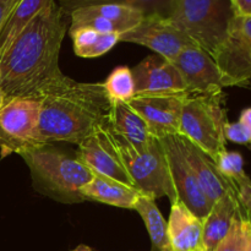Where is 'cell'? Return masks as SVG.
Wrapping results in <instances>:
<instances>
[{"instance_id":"obj_1","label":"cell","mask_w":251,"mask_h":251,"mask_svg":"<svg viewBox=\"0 0 251 251\" xmlns=\"http://www.w3.org/2000/svg\"><path fill=\"white\" fill-rule=\"evenodd\" d=\"M70 14L55 0L44 7L15 38L0 58V90L7 100L36 97L64 75L59 53Z\"/></svg>"},{"instance_id":"obj_2","label":"cell","mask_w":251,"mask_h":251,"mask_svg":"<svg viewBox=\"0 0 251 251\" xmlns=\"http://www.w3.org/2000/svg\"><path fill=\"white\" fill-rule=\"evenodd\" d=\"M34 98L39 100L38 140L42 145H78L108 124L112 100L100 82H78L63 75Z\"/></svg>"},{"instance_id":"obj_3","label":"cell","mask_w":251,"mask_h":251,"mask_svg":"<svg viewBox=\"0 0 251 251\" xmlns=\"http://www.w3.org/2000/svg\"><path fill=\"white\" fill-rule=\"evenodd\" d=\"M226 123L223 90L195 93L184 98L180 115V136L185 137L213 162L227 151Z\"/></svg>"},{"instance_id":"obj_4","label":"cell","mask_w":251,"mask_h":251,"mask_svg":"<svg viewBox=\"0 0 251 251\" xmlns=\"http://www.w3.org/2000/svg\"><path fill=\"white\" fill-rule=\"evenodd\" d=\"M36 184L48 195L65 202H80L85 199L80 190L93 178V173L78 159L70 158L44 145L22 154Z\"/></svg>"},{"instance_id":"obj_5","label":"cell","mask_w":251,"mask_h":251,"mask_svg":"<svg viewBox=\"0 0 251 251\" xmlns=\"http://www.w3.org/2000/svg\"><path fill=\"white\" fill-rule=\"evenodd\" d=\"M234 16L229 0H174L169 19L213 58L227 38Z\"/></svg>"},{"instance_id":"obj_6","label":"cell","mask_w":251,"mask_h":251,"mask_svg":"<svg viewBox=\"0 0 251 251\" xmlns=\"http://www.w3.org/2000/svg\"><path fill=\"white\" fill-rule=\"evenodd\" d=\"M108 130L120 161L135 188L142 195L153 200L167 196L173 203L176 201V194L172 188L166 157L159 139L156 137L145 151H137L129 142L115 135L109 127Z\"/></svg>"},{"instance_id":"obj_7","label":"cell","mask_w":251,"mask_h":251,"mask_svg":"<svg viewBox=\"0 0 251 251\" xmlns=\"http://www.w3.org/2000/svg\"><path fill=\"white\" fill-rule=\"evenodd\" d=\"M39 100L34 97H17L7 100L0 109V150L2 156H22L44 146L38 140Z\"/></svg>"},{"instance_id":"obj_8","label":"cell","mask_w":251,"mask_h":251,"mask_svg":"<svg viewBox=\"0 0 251 251\" xmlns=\"http://www.w3.org/2000/svg\"><path fill=\"white\" fill-rule=\"evenodd\" d=\"M166 157L176 200L181 201L194 215L203 220L210 212L212 203L203 193L193 169L184 157L178 135L159 139Z\"/></svg>"},{"instance_id":"obj_9","label":"cell","mask_w":251,"mask_h":251,"mask_svg":"<svg viewBox=\"0 0 251 251\" xmlns=\"http://www.w3.org/2000/svg\"><path fill=\"white\" fill-rule=\"evenodd\" d=\"M119 42L141 44L172 63L184 49L196 46L169 17L159 15L145 16L136 27L120 34Z\"/></svg>"},{"instance_id":"obj_10","label":"cell","mask_w":251,"mask_h":251,"mask_svg":"<svg viewBox=\"0 0 251 251\" xmlns=\"http://www.w3.org/2000/svg\"><path fill=\"white\" fill-rule=\"evenodd\" d=\"M76 159L96 176L135 188L113 145L107 124L98 127L92 135L77 145Z\"/></svg>"},{"instance_id":"obj_11","label":"cell","mask_w":251,"mask_h":251,"mask_svg":"<svg viewBox=\"0 0 251 251\" xmlns=\"http://www.w3.org/2000/svg\"><path fill=\"white\" fill-rule=\"evenodd\" d=\"M135 96H189L180 73L162 56H147L131 70Z\"/></svg>"},{"instance_id":"obj_12","label":"cell","mask_w":251,"mask_h":251,"mask_svg":"<svg viewBox=\"0 0 251 251\" xmlns=\"http://www.w3.org/2000/svg\"><path fill=\"white\" fill-rule=\"evenodd\" d=\"M212 59L220 69L225 87L244 86L251 80V44L237 15L230 22L227 38Z\"/></svg>"},{"instance_id":"obj_13","label":"cell","mask_w":251,"mask_h":251,"mask_svg":"<svg viewBox=\"0 0 251 251\" xmlns=\"http://www.w3.org/2000/svg\"><path fill=\"white\" fill-rule=\"evenodd\" d=\"M184 98L179 96H134L127 103L147 123L152 135L162 139L173 135L180 136Z\"/></svg>"},{"instance_id":"obj_14","label":"cell","mask_w":251,"mask_h":251,"mask_svg":"<svg viewBox=\"0 0 251 251\" xmlns=\"http://www.w3.org/2000/svg\"><path fill=\"white\" fill-rule=\"evenodd\" d=\"M190 95L223 90L222 75L215 60L200 47L184 49L173 61Z\"/></svg>"},{"instance_id":"obj_15","label":"cell","mask_w":251,"mask_h":251,"mask_svg":"<svg viewBox=\"0 0 251 251\" xmlns=\"http://www.w3.org/2000/svg\"><path fill=\"white\" fill-rule=\"evenodd\" d=\"M168 235L173 251H205L202 220L179 200L172 203Z\"/></svg>"},{"instance_id":"obj_16","label":"cell","mask_w":251,"mask_h":251,"mask_svg":"<svg viewBox=\"0 0 251 251\" xmlns=\"http://www.w3.org/2000/svg\"><path fill=\"white\" fill-rule=\"evenodd\" d=\"M179 141H180L181 151H183L186 162L193 169L203 193L206 194L210 202L213 205L222 196L229 193V186H228L227 180L218 172L215 162L207 154H205L201 150L194 146L185 137L179 136Z\"/></svg>"},{"instance_id":"obj_17","label":"cell","mask_w":251,"mask_h":251,"mask_svg":"<svg viewBox=\"0 0 251 251\" xmlns=\"http://www.w3.org/2000/svg\"><path fill=\"white\" fill-rule=\"evenodd\" d=\"M108 127L115 135L129 142L137 151L149 149L152 141L156 139L141 115L132 109L129 103L119 100L112 102Z\"/></svg>"},{"instance_id":"obj_18","label":"cell","mask_w":251,"mask_h":251,"mask_svg":"<svg viewBox=\"0 0 251 251\" xmlns=\"http://www.w3.org/2000/svg\"><path fill=\"white\" fill-rule=\"evenodd\" d=\"M218 172L227 180L239 207V216L251 222V179L244 171V161L239 152L225 151L215 162Z\"/></svg>"},{"instance_id":"obj_19","label":"cell","mask_w":251,"mask_h":251,"mask_svg":"<svg viewBox=\"0 0 251 251\" xmlns=\"http://www.w3.org/2000/svg\"><path fill=\"white\" fill-rule=\"evenodd\" d=\"M239 213V207L232 194L227 193L216 201L210 212L202 220V234L205 251H215L230 229L233 220Z\"/></svg>"},{"instance_id":"obj_20","label":"cell","mask_w":251,"mask_h":251,"mask_svg":"<svg viewBox=\"0 0 251 251\" xmlns=\"http://www.w3.org/2000/svg\"><path fill=\"white\" fill-rule=\"evenodd\" d=\"M81 196L85 200H93L115 207L134 210V206L140 195L137 189L127 186L119 181L110 180L93 174V178L87 185L81 188Z\"/></svg>"},{"instance_id":"obj_21","label":"cell","mask_w":251,"mask_h":251,"mask_svg":"<svg viewBox=\"0 0 251 251\" xmlns=\"http://www.w3.org/2000/svg\"><path fill=\"white\" fill-rule=\"evenodd\" d=\"M54 0H20L0 31V58L20 32Z\"/></svg>"},{"instance_id":"obj_22","label":"cell","mask_w":251,"mask_h":251,"mask_svg":"<svg viewBox=\"0 0 251 251\" xmlns=\"http://www.w3.org/2000/svg\"><path fill=\"white\" fill-rule=\"evenodd\" d=\"M134 210L141 216L152 242V251H173L168 235V222L157 207L153 199L140 195Z\"/></svg>"},{"instance_id":"obj_23","label":"cell","mask_w":251,"mask_h":251,"mask_svg":"<svg viewBox=\"0 0 251 251\" xmlns=\"http://www.w3.org/2000/svg\"><path fill=\"white\" fill-rule=\"evenodd\" d=\"M174 0H60L59 5L68 14L80 7L95 6V5H122L137 9L145 15H159V16L169 17L173 6Z\"/></svg>"},{"instance_id":"obj_24","label":"cell","mask_w":251,"mask_h":251,"mask_svg":"<svg viewBox=\"0 0 251 251\" xmlns=\"http://www.w3.org/2000/svg\"><path fill=\"white\" fill-rule=\"evenodd\" d=\"M70 32L74 51L81 58H97L109 51L119 42V34L100 33L91 28H78Z\"/></svg>"},{"instance_id":"obj_25","label":"cell","mask_w":251,"mask_h":251,"mask_svg":"<svg viewBox=\"0 0 251 251\" xmlns=\"http://www.w3.org/2000/svg\"><path fill=\"white\" fill-rule=\"evenodd\" d=\"M104 90L112 102L127 103L135 96V82L132 73L127 66L115 68L103 82Z\"/></svg>"},{"instance_id":"obj_26","label":"cell","mask_w":251,"mask_h":251,"mask_svg":"<svg viewBox=\"0 0 251 251\" xmlns=\"http://www.w3.org/2000/svg\"><path fill=\"white\" fill-rule=\"evenodd\" d=\"M247 234H245V220L238 213L233 220L230 229L215 251H245Z\"/></svg>"},{"instance_id":"obj_27","label":"cell","mask_w":251,"mask_h":251,"mask_svg":"<svg viewBox=\"0 0 251 251\" xmlns=\"http://www.w3.org/2000/svg\"><path fill=\"white\" fill-rule=\"evenodd\" d=\"M226 140L235 142V144L251 145V134L248 127L238 120L235 123H226L225 125Z\"/></svg>"},{"instance_id":"obj_28","label":"cell","mask_w":251,"mask_h":251,"mask_svg":"<svg viewBox=\"0 0 251 251\" xmlns=\"http://www.w3.org/2000/svg\"><path fill=\"white\" fill-rule=\"evenodd\" d=\"M20 0H0V31Z\"/></svg>"},{"instance_id":"obj_29","label":"cell","mask_w":251,"mask_h":251,"mask_svg":"<svg viewBox=\"0 0 251 251\" xmlns=\"http://www.w3.org/2000/svg\"><path fill=\"white\" fill-rule=\"evenodd\" d=\"M234 15L251 16V0H229Z\"/></svg>"},{"instance_id":"obj_30","label":"cell","mask_w":251,"mask_h":251,"mask_svg":"<svg viewBox=\"0 0 251 251\" xmlns=\"http://www.w3.org/2000/svg\"><path fill=\"white\" fill-rule=\"evenodd\" d=\"M239 122L248 127L251 134V108H247V109L243 110L242 114H240Z\"/></svg>"},{"instance_id":"obj_31","label":"cell","mask_w":251,"mask_h":251,"mask_svg":"<svg viewBox=\"0 0 251 251\" xmlns=\"http://www.w3.org/2000/svg\"><path fill=\"white\" fill-rule=\"evenodd\" d=\"M245 234H247V247L245 251H251V222L245 220Z\"/></svg>"},{"instance_id":"obj_32","label":"cell","mask_w":251,"mask_h":251,"mask_svg":"<svg viewBox=\"0 0 251 251\" xmlns=\"http://www.w3.org/2000/svg\"><path fill=\"white\" fill-rule=\"evenodd\" d=\"M73 251H92V249L90 247H87V245H78Z\"/></svg>"},{"instance_id":"obj_33","label":"cell","mask_w":251,"mask_h":251,"mask_svg":"<svg viewBox=\"0 0 251 251\" xmlns=\"http://www.w3.org/2000/svg\"><path fill=\"white\" fill-rule=\"evenodd\" d=\"M5 103H6V98H5V95H4V93H2V91L0 90V109H1V108L4 107Z\"/></svg>"}]
</instances>
